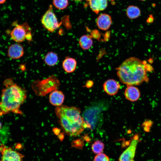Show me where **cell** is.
I'll list each match as a JSON object with an SVG mask.
<instances>
[{
  "instance_id": "1",
  "label": "cell",
  "mask_w": 161,
  "mask_h": 161,
  "mask_svg": "<svg viewBox=\"0 0 161 161\" xmlns=\"http://www.w3.org/2000/svg\"><path fill=\"white\" fill-rule=\"evenodd\" d=\"M153 69L146 61L133 57L126 59L116 68L119 79L127 86L138 85L148 82L147 72Z\"/></svg>"
},
{
  "instance_id": "2",
  "label": "cell",
  "mask_w": 161,
  "mask_h": 161,
  "mask_svg": "<svg viewBox=\"0 0 161 161\" xmlns=\"http://www.w3.org/2000/svg\"><path fill=\"white\" fill-rule=\"evenodd\" d=\"M5 87L3 89L0 101V114L12 112L22 114L21 106L27 97L26 90L8 78L4 82Z\"/></svg>"
},
{
  "instance_id": "3",
  "label": "cell",
  "mask_w": 161,
  "mask_h": 161,
  "mask_svg": "<svg viewBox=\"0 0 161 161\" xmlns=\"http://www.w3.org/2000/svg\"><path fill=\"white\" fill-rule=\"evenodd\" d=\"M55 113L62 128L69 136L76 137L80 135L86 128L80 111L78 108L61 105L56 107Z\"/></svg>"
},
{
  "instance_id": "4",
  "label": "cell",
  "mask_w": 161,
  "mask_h": 161,
  "mask_svg": "<svg viewBox=\"0 0 161 161\" xmlns=\"http://www.w3.org/2000/svg\"><path fill=\"white\" fill-rule=\"evenodd\" d=\"M106 108L101 103L94 104L88 107L83 114V118L86 127L91 129H95L101 122L102 112Z\"/></svg>"
},
{
  "instance_id": "5",
  "label": "cell",
  "mask_w": 161,
  "mask_h": 161,
  "mask_svg": "<svg viewBox=\"0 0 161 161\" xmlns=\"http://www.w3.org/2000/svg\"><path fill=\"white\" fill-rule=\"evenodd\" d=\"M60 84L58 78L52 75L46 79L35 81L32 84V86L37 93L44 94L57 90Z\"/></svg>"
},
{
  "instance_id": "6",
  "label": "cell",
  "mask_w": 161,
  "mask_h": 161,
  "mask_svg": "<svg viewBox=\"0 0 161 161\" xmlns=\"http://www.w3.org/2000/svg\"><path fill=\"white\" fill-rule=\"evenodd\" d=\"M10 36L13 41L18 43L22 42L25 39L31 41L32 38L31 28L26 22L14 28L10 33Z\"/></svg>"
},
{
  "instance_id": "7",
  "label": "cell",
  "mask_w": 161,
  "mask_h": 161,
  "mask_svg": "<svg viewBox=\"0 0 161 161\" xmlns=\"http://www.w3.org/2000/svg\"><path fill=\"white\" fill-rule=\"evenodd\" d=\"M41 21L44 28L51 32H54L62 24V22H58L51 5L42 16Z\"/></svg>"
},
{
  "instance_id": "8",
  "label": "cell",
  "mask_w": 161,
  "mask_h": 161,
  "mask_svg": "<svg viewBox=\"0 0 161 161\" xmlns=\"http://www.w3.org/2000/svg\"><path fill=\"white\" fill-rule=\"evenodd\" d=\"M139 137L137 134L133 137L129 145L120 155L119 161H134L137 147L140 141Z\"/></svg>"
},
{
  "instance_id": "9",
  "label": "cell",
  "mask_w": 161,
  "mask_h": 161,
  "mask_svg": "<svg viewBox=\"0 0 161 161\" xmlns=\"http://www.w3.org/2000/svg\"><path fill=\"white\" fill-rule=\"evenodd\" d=\"M0 152L2 154L1 161H23V154L3 144L0 146Z\"/></svg>"
},
{
  "instance_id": "10",
  "label": "cell",
  "mask_w": 161,
  "mask_h": 161,
  "mask_svg": "<svg viewBox=\"0 0 161 161\" xmlns=\"http://www.w3.org/2000/svg\"><path fill=\"white\" fill-rule=\"evenodd\" d=\"M103 87L104 91L107 94L114 95L117 93L120 86L117 81L113 79H109L104 83Z\"/></svg>"
},
{
  "instance_id": "11",
  "label": "cell",
  "mask_w": 161,
  "mask_h": 161,
  "mask_svg": "<svg viewBox=\"0 0 161 161\" xmlns=\"http://www.w3.org/2000/svg\"><path fill=\"white\" fill-rule=\"evenodd\" d=\"M24 54V48L20 44L18 43L13 44L9 47L7 55L12 59H19Z\"/></svg>"
},
{
  "instance_id": "12",
  "label": "cell",
  "mask_w": 161,
  "mask_h": 161,
  "mask_svg": "<svg viewBox=\"0 0 161 161\" xmlns=\"http://www.w3.org/2000/svg\"><path fill=\"white\" fill-rule=\"evenodd\" d=\"M96 24L100 30H106L110 27L112 23L111 16L109 15L103 13L100 15L96 19Z\"/></svg>"
},
{
  "instance_id": "13",
  "label": "cell",
  "mask_w": 161,
  "mask_h": 161,
  "mask_svg": "<svg viewBox=\"0 0 161 161\" xmlns=\"http://www.w3.org/2000/svg\"><path fill=\"white\" fill-rule=\"evenodd\" d=\"M124 95L127 100L134 102L138 100L140 97V93L137 87L134 86H129L125 90Z\"/></svg>"
},
{
  "instance_id": "14",
  "label": "cell",
  "mask_w": 161,
  "mask_h": 161,
  "mask_svg": "<svg viewBox=\"0 0 161 161\" xmlns=\"http://www.w3.org/2000/svg\"><path fill=\"white\" fill-rule=\"evenodd\" d=\"M49 99L52 105L58 106L62 105L64 99V95L62 92L56 90L50 94Z\"/></svg>"
},
{
  "instance_id": "15",
  "label": "cell",
  "mask_w": 161,
  "mask_h": 161,
  "mask_svg": "<svg viewBox=\"0 0 161 161\" xmlns=\"http://www.w3.org/2000/svg\"><path fill=\"white\" fill-rule=\"evenodd\" d=\"M77 63L76 60L69 57H66L63 61L62 66L64 70L68 73L73 72L75 70Z\"/></svg>"
},
{
  "instance_id": "16",
  "label": "cell",
  "mask_w": 161,
  "mask_h": 161,
  "mask_svg": "<svg viewBox=\"0 0 161 161\" xmlns=\"http://www.w3.org/2000/svg\"><path fill=\"white\" fill-rule=\"evenodd\" d=\"M79 44L81 48L84 50H87L89 49L92 46L93 41L89 36L84 35L80 38Z\"/></svg>"
},
{
  "instance_id": "17",
  "label": "cell",
  "mask_w": 161,
  "mask_h": 161,
  "mask_svg": "<svg viewBox=\"0 0 161 161\" xmlns=\"http://www.w3.org/2000/svg\"><path fill=\"white\" fill-rule=\"evenodd\" d=\"M58 60V57L55 52H48L45 55L44 58L45 64L49 66L55 65Z\"/></svg>"
},
{
  "instance_id": "18",
  "label": "cell",
  "mask_w": 161,
  "mask_h": 161,
  "mask_svg": "<svg viewBox=\"0 0 161 161\" xmlns=\"http://www.w3.org/2000/svg\"><path fill=\"white\" fill-rule=\"evenodd\" d=\"M126 14L129 18L131 19H134L140 16L141 11L140 9L137 6L130 5L127 8Z\"/></svg>"
},
{
  "instance_id": "19",
  "label": "cell",
  "mask_w": 161,
  "mask_h": 161,
  "mask_svg": "<svg viewBox=\"0 0 161 161\" xmlns=\"http://www.w3.org/2000/svg\"><path fill=\"white\" fill-rule=\"evenodd\" d=\"M104 148V143L99 140L95 141L91 146L92 152L97 154L102 153Z\"/></svg>"
},
{
  "instance_id": "20",
  "label": "cell",
  "mask_w": 161,
  "mask_h": 161,
  "mask_svg": "<svg viewBox=\"0 0 161 161\" xmlns=\"http://www.w3.org/2000/svg\"><path fill=\"white\" fill-rule=\"evenodd\" d=\"M53 4L57 8L60 10H63L68 6V0H53Z\"/></svg>"
},
{
  "instance_id": "21",
  "label": "cell",
  "mask_w": 161,
  "mask_h": 161,
  "mask_svg": "<svg viewBox=\"0 0 161 161\" xmlns=\"http://www.w3.org/2000/svg\"><path fill=\"white\" fill-rule=\"evenodd\" d=\"M89 4L91 10L95 13L98 14L100 10L99 0H86Z\"/></svg>"
},
{
  "instance_id": "22",
  "label": "cell",
  "mask_w": 161,
  "mask_h": 161,
  "mask_svg": "<svg viewBox=\"0 0 161 161\" xmlns=\"http://www.w3.org/2000/svg\"><path fill=\"white\" fill-rule=\"evenodd\" d=\"M94 161H109V159L106 155L101 153L97 154L95 156Z\"/></svg>"
},
{
  "instance_id": "23",
  "label": "cell",
  "mask_w": 161,
  "mask_h": 161,
  "mask_svg": "<svg viewBox=\"0 0 161 161\" xmlns=\"http://www.w3.org/2000/svg\"><path fill=\"white\" fill-rule=\"evenodd\" d=\"M100 1V10L102 11L106 8L107 4V0H99Z\"/></svg>"
},
{
  "instance_id": "24",
  "label": "cell",
  "mask_w": 161,
  "mask_h": 161,
  "mask_svg": "<svg viewBox=\"0 0 161 161\" xmlns=\"http://www.w3.org/2000/svg\"><path fill=\"white\" fill-rule=\"evenodd\" d=\"M6 0H0V4L4 3Z\"/></svg>"
},
{
  "instance_id": "25",
  "label": "cell",
  "mask_w": 161,
  "mask_h": 161,
  "mask_svg": "<svg viewBox=\"0 0 161 161\" xmlns=\"http://www.w3.org/2000/svg\"><path fill=\"white\" fill-rule=\"evenodd\" d=\"M1 126H2V124H1V123L0 122V130L1 128Z\"/></svg>"
},
{
  "instance_id": "26",
  "label": "cell",
  "mask_w": 161,
  "mask_h": 161,
  "mask_svg": "<svg viewBox=\"0 0 161 161\" xmlns=\"http://www.w3.org/2000/svg\"><path fill=\"white\" fill-rule=\"evenodd\" d=\"M72 0L78 1H81L82 0Z\"/></svg>"
},
{
  "instance_id": "27",
  "label": "cell",
  "mask_w": 161,
  "mask_h": 161,
  "mask_svg": "<svg viewBox=\"0 0 161 161\" xmlns=\"http://www.w3.org/2000/svg\"><path fill=\"white\" fill-rule=\"evenodd\" d=\"M141 0V1H145V0Z\"/></svg>"
}]
</instances>
